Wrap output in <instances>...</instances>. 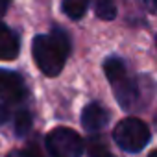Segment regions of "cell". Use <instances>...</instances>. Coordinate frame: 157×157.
Listing matches in <instances>:
<instances>
[{"label":"cell","mask_w":157,"mask_h":157,"mask_svg":"<svg viewBox=\"0 0 157 157\" xmlns=\"http://www.w3.org/2000/svg\"><path fill=\"white\" fill-rule=\"evenodd\" d=\"M32 54L35 65L44 76H57L63 70L65 61L70 54L68 33L61 28H52L50 33L35 35L32 43Z\"/></svg>","instance_id":"6da1fadb"},{"label":"cell","mask_w":157,"mask_h":157,"mask_svg":"<svg viewBox=\"0 0 157 157\" xmlns=\"http://www.w3.org/2000/svg\"><path fill=\"white\" fill-rule=\"evenodd\" d=\"M104 72L122 109H133L139 102V85L135 78L129 76L124 61L120 57H107L104 63Z\"/></svg>","instance_id":"7a4b0ae2"},{"label":"cell","mask_w":157,"mask_h":157,"mask_svg":"<svg viewBox=\"0 0 157 157\" xmlns=\"http://www.w3.org/2000/svg\"><path fill=\"white\" fill-rule=\"evenodd\" d=\"M113 139L118 144V148H122L124 151L139 153L150 142L151 133H150V128L146 126V122H142L140 118H135V117H128L115 126Z\"/></svg>","instance_id":"3957f363"},{"label":"cell","mask_w":157,"mask_h":157,"mask_svg":"<svg viewBox=\"0 0 157 157\" xmlns=\"http://www.w3.org/2000/svg\"><path fill=\"white\" fill-rule=\"evenodd\" d=\"M46 150L52 157H82L85 142L70 128L59 126L46 135Z\"/></svg>","instance_id":"277c9868"},{"label":"cell","mask_w":157,"mask_h":157,"mask_svg":"<svg viewBox=\"0 0 157 157\" xmlns=\"http://www.w3.org/2000/svg\"><path fill=\"white\" fill-rule=\"evenodd\" d=\"M26 94V85L21 74L0 68V100L6 104H17L24 98Z\"/></svg>","instance_id":"5b68a950"},{"label":"cell","mask_w":157,"mask_h":157,"mask_svg":"<svg viewBox=\"0 0 157 157\" xmlns=\"http://www.w3.org/2000/svg\"><path fill=\"white\" fill-rule=\"evenodd\" d=\"M107 122H109V113L98 102L85 105V109L82 111V126L89 133H96V131L104 129L107 126Z\"/></svg>","instance_id":"8992f818"},{"label":"cell","mask_w":157,"mask_h":157,"mask_svg":"<svg viewBox=\"0 0 157 157\" xmlns=\"http://www.w3.org/2000/svg\"><path fill=\"white\" fill-rule=\"evenodd\" d=\"M19 50H21V41L17 33L4 22H0V59L2 61L15 59L19 56Z\"/></svg>","instance_id":"52a82bcc"},{"label":"cell","mask_w":157,"mask_h":157,"mask_svg":"<svg viewBox=\"0 0 157 157\" xmlns=\"http://www.w3.org/2000/svg\"><path fill=\"white\" fill-rule=\"evenodd\" d=\"M61 8H63V13H65L68 19L80 21V19L87 13L89 0H63V2H61Z\"/></svg>","instance_id":"ba28073f"},{"label":"cell","mask_w":157,"mask_h":157,"mask_svg":"<svg viewBox=\"0 0 157 157\" xmlns=\"http://www.w3.org/2000/svg\"><path fill=\"white\" fill-rule=\"evenodd\" d=\"M94 13L98 19L104 21H113L117 17V6H115V0H91Z\"/></svg>","instance_id":"9c48e42d"},{"label":"cell","mask_w":157,"mask_h":157,"mask_svg":"<svg viewBox=\"0 0 157 157\" xmlns=\"http://www.w3.org/2000/svg\"><path fill=\"white\" fill-rule=\"evenodd\" d=\"M87 153H89V157H115L111 151H109V148H107V144L100 139V137H91L89 140H87Z\"/></svg>","instance_id":"30bf717a"},{"label":"cell","mask_w":157,"mask_h":157,"mask_svg":"<svg viewBox=\"0 0 157 157\" xmlns=\"http://www.w3.org/2000/svg\"><path fill=\"white\" fill-rule=\"evenodd\" d=\"M32 128V115L30 111L26 109H21L17 115H15V131L17 135H26Z\"/></svg>","instance_id":"8fae6325"},{"label":"cell","mask_w":157,"mask_h":157,"mask_svg":"<svg viewBox=\"0 0 157 157\" xmlns=\"http://www.w3.org/2000/svg\"><path fill=\"white\" fill-rule=\"evenodd\" d=\"M8 157H43V153H41V150L32 142L26 150H15V151H10Z\"/></svg>","instance_id":"7c38bea8"},{"label":"cell","mask_w":157,"mask_h":157,"mask_svg":"<svg viewBox=\"0 0 157 157\" xmlns=\"http://www.w3.org/2000/svg\"><path fill=\"white\" fill-rule=\"evenodd\" d=\"M144 6L150 13H155L157 15V0H144Z\"/></svg>","instance_id":"4fadbf2b"},{"label":"cell","mask_w":157,"mask_h":157,"mask_svg":"<svg viewBox=\"0 0 157 157\" xmlns=\"http://www.w3.org/2000/svg\"><path fill=\"white\" fill-rule=\"evenodd\" d=\"M10 4H11V0H0V17L6 15V11H8Z\"/></svg>","instance_id":"5bb4252c"},{"label":"cell","mask_w":157,"mask_h":157,"mask_svg":"<svg viewBox=\"0 0 157 157\" xmlns=\"http://www.w3.org/2000/svg\"><path fill=\"white\" fill-rule=\"evenodd\" d=\"M148 157H157V150H153V151H151V153H150Z\"/></svg>","instance_id":"9a60e30c"}]
</instances>
